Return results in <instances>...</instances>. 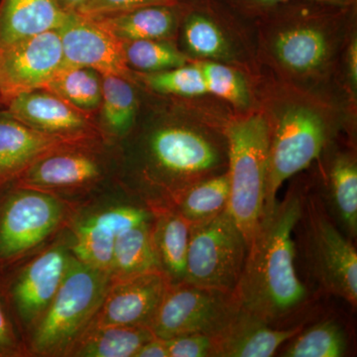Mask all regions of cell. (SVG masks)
Wrapping results in <instances>:
<instances>
[{
  "label": "cell",
  "mask_w": 357,
  "mask_h": 357,
  "mask_svg": "<svg viewBox=\"0 0 357 357\" xmlns=\"http://www.w3.org/2000/svg\"><path fill=\"white\" fill-rule=\"evenodd\" d=\"M234 115L211 95L175 98L144 91L136 175L150 211L173 208L185 190L227 172V128Z\"/></svg>",
  "instance_id": "6da1fadb"
},
{
  "label": "cell",
  "mask_w": 357,
  "mask_h": 357,
  "mask_svg": "<svg viewBox=\"0 0 357 357\" xmlns=\"http://www.w3.org/2000/svg\"><path fill=\"white\" fill-rule=\"evenodd\" d=\"M259 64L279 79L342 100L340 65L357 26V3L292 0L277 4L255 20Z\"/></svg>",
  "instance_id": "7a4b0ae2"
},
{
  "label": "cell",
  "mask_w": 357,
  "mask_h": 357,
  "mask_svg": "<svg viewBox=\"0 0 357 357\" xmlns=\"http://www.w3.org/2000/svg\"><path fill=\"white\" fill-rule=\"evenodd\" d=\"M258 112L269 133L265 211L289 178L318 161L340 136L356 140L357 115L342 100L300 88L261 69L256 79Z\"/></svg>",
  "instance_id": "3957f363"
},
{
  "label": "cell",
  "mask_w": 357,
  "mask_h": 357,
  "mask_svg": "<svg viewBox=\"0 0 357 357\" xmlns=\"http://www.w3.org/2000/svg\"><path fill=\"white\" fill-rule=\"evenodd\" d=\"M303 196L304 185L296 181L283 201L263 213L234 291L241 310L276 328L310 302L309 291L296 271L293 241L302 215Z\"/></svg>",
  "instance_id": "277c9868"
},
{
  "label": "cell",
  "mask_w": 357,
  "mask_h": 357,
  "mask_svg": "<svg viewBox=\"0 0 357 357\" xmlns=\"http://www.w3.org/2000/svg\"><path fill=\"white\" fill-rule=\"evenodd\" d=\"M176 43L189 60L232 66L255 77L261 73L255 21L227 0H185Z\"/></svg>",
  "instance_id": "5b68a950"
},
{
  "label": "cell",
  "mask_w": 357,
  "mask_h": 357,
  "mask_svg": "<svg viewBox=\"0 0 357 357\" xmlns=\"http://www.w3.org/2000/svg\"><path fill=\"white\" fill-rule=\"evenodd\" d=\"M110 284L109 273L72 255L57 294L35 325L33 351L40 356H69L93 323Z\"/></svg>",
  "instance_id": "8992f818"
},
{
  "label": "cell",
  "mask_w": 357,
  "mask_h": 357,
  "mask_svg": "<svg viewBox=\"0 0 357 357\" xmlns=\"http://www.w3.org/2000/svg\"><path fill=\"white\" fill-rule=\"evenodd\" d=\"M227 135L230 185L227 211L249 244L264 213L269 133L257 112L234 114Z\"/></svg>",
  "instance_id": "52a82bcc"
},
{
  "label": "cell",
  "mask_w": 357,
  "mask_h": 357,
  "mask_svg": "<svg viewBox=\"0 0 357 357\" xmlns=\"http://www.w3.org/2000/svg\"><path fill=\"white\" fill-rule=\"evenodd\" d=\"M301 222L305 227V248L312 276L324 291L357 305V252L328 217L321 198L303 196Z\"/></svg>",
  "instance_id": "ba28073f"
},
{
  "label": "cell",
  "mask_w": 357,
  "mask_h": 357,
  "mask_svg": "<svg viewBox=\"0 0 357 357\" xmlns=\"http://www.w3.org/2000/svg\"><path fill=\"white\" fill-rule=\"evenodd\" d=\"M248 250V241L227 210L191 225L185 282L234 293Z\"/></svg>",
  "instance_id": "9c48e42d"
},
{
  "label": "cell",
  "mask_w": 357,
  "mask_h": 357,
  "mask_svg": "<svg viewBox=\"0 0 357 357\" xmlns=\"http://www.w3.org/2000/svg\"><path fill=\"white\" fill-rule=\"evenodd\" d=\"M241 311L234 293L188 282L170 284L149 328L155 337L163 340L189 333L218 337Z\"/></svg>",
  "instance_id": "30bf717a"
},
{
  "label": "cell",
  "mask_w": 357,
  "mask_h": 357,
  "mask_svg": "<svg viewBox=\"0 0 357 357\" xmlns=\"http://www.w3.org/2000/svg\"><path fill=\"white\" fill-rule=\"evenodd\" d=\"M64 206L50 192L20 187L0 204V262L38 246L57 229Z\"/></svg>",
  "instance_id": "8fae6325"
},
{
  "label": "cell",
  "mask_w": 357,
  "mask_h": 357,
  "mask_svg": "<svg viewBox=\"0 0 357 357\" xmlns=\"http://www.w3.org/2000/svg\"><path fill=\"white\" fill-rule=\"evenodd\" d=\"M64 65L58 30L0 49V89L4 107L16 96L44 89Z\"/></svg>",
  "instance_id": "7c38bea8"
},
{
  "label": "cell",
  "mask_w": 357,
  "mask_h": 357,
  "mask_svg": "<svg viewBox=\"0 0 357 357\" xmlns=\"http://www.w3.org/2000/svg\"><path fill=\"white\" fill-rule=\"evenodd\" d=\"M4 109L39 132L70 142L91 144L100 136V128L91 114L45 89L16 96Z\"/></svg>",
  "instance_id": "4fadbf2b"
},
{
  "label": "cell",
  "mask_w": 357,
  "mask_h": 357,
  "mask_svg": "<svg viewBox=\"0 0 357 357\" xmlns=\"http://www.w3.org/2000/svg\"><path fill=\"white\" fill-rule=\"evenodd\" d=\"M169 285L170 282L161 271L112 281L88 331L114 326L149 328Z\"/></svg>",
  "instance_id": "5bb4252c"
},
{
  "label": "cell",
  "mask_w": 357,
  "mask_h": 357,
  "mask_svg": "<svg viewBox=\"0 0 357 357\" xmlns=\"http://www.w3.org/2000/svg\"><path fill=\"white\" fill-rule=\"evenodd\" d=\"M58 32L65 65L91 68L100 74L124 77L136 84L133 70L126 65L121 42L91 18L70 13Z\"/></svg>",
  "instance_id": "9a60e30c"
},
{
  "label": "cell",
  "mask_w": 357,
  "mask_h": 357,
  "mask_svg": "<svg viewBox=\"0 0 357 357\" xmlns=\"http://www.w3.org/2000/svg\"><path fill=\"white\" fill-rule=\"evenodd\" d=\"M72 255L65 245H55L21 270L14 281L11 296L23 325H36L50 306L67 273Z\"/></svg>",
  "instance_id": "2e32d148"
},
{
  "label": "cell",
  "mask_w": 357,
  "mask_h": 357,
  "mask_svg": "<svg viewBox=\"0 0 357 357\" xmlns=\"http://www.w3.org/2000/svg\"><path fill=\"white\" fill-rule=\"evenodd\" d=\"M333 211L349 238L357 234L356 140L344 135L333 141L316 162Z\"/></svg>",
  "instance_id": "e0dca14e"
},
{
  "label": "cell",
  "mask_w": 357,
  "mask_h": 357,
  "mask_svg": "<svg viewBox=\"0 0 357 357\" xmlns=\"http://www.w3.org/2000/svg\"><path fill=\"white\" fill-rule=\"evenodd\" d=\"M89 146L56 150L35 161L15 178L20 187L40 191L75 189L100 180L102 168Z\"/></svg>",
  "instance_id": "ac0fdd59"
},
{
  "label": "cell",
  "mask_w": 357,
  "mask_h": 357,
  "mask_svg": "<svg viewBox=\"0 0 357 357\" xmlns=\"http://www.w3.org/2000/svg\"><path fill=\"white\" fill-rule=\"evenodd\" d=\"M89 144L70 142L39 132L0 109V187L15 180L26 168L45 155Z\"/></svg>",
  "instance_id": "d6986e66"
},
{
  "label": "cell",
  "mask_w": 357,
  "mask_h": 357,
  "mask_svg": "<svg viewBox=\"0 0 357 357\" xmlns=\"http://www.w3.org/2000/svg\"><path fill=\"white\" fill-rule=\"evenodd\" d=\"M184 7L185 0L180 3L143 6L89 18L121 43L137 40L176 42Z\"/></svg>",
  "instance_id": "ffe728a7"
},
{
  "label": "cell",
  "mask_w": 357,
  "mask_h": 357,
  "mask_svg": "<svg viewBox=\"0 0 357 357\" xmlns=\"http://www.w3.org/2000/svg\"><path fill=\"white\" fill-rule=\"evenodd\" d=\"M302 326L282 328L241 310L227 330L215 337L218 357H270L295 337Z\"/></svg>",
  "instance_id": "44dd1931"
},
{
  "label": "cell",
  "mask_w": 357,
  "mask_h": 357,
  "mask_svg": "<svg viewBox=\"0 0 357 357\" xmlns=\"http://www.w3.org/2000/svg\"><path fill=\"white\" fill-rule=\"evenodd\" d=\"M70 14L56 0H1L0 49L28 37L58 30Z\"/></svg>",
  "instance_id": "7402d4cb"
},
{
  "label": "cell",
  "mask_w": 357,
  "mask_h": 357,
  "mask_svg": "<svg viewBox=\"0 0 357 357\" xmlns=\"http://www.w3.org/2000/svg\"><path fill=\"white\" fill-rule=\"evenodd\" d=\"M152 244L160 271L170 284L185 282L191 225L175 208L152 211Z\"/></svg>",
  "instance_id": "603a6c76"
},
{
  "label": "cell",
  "mask_w": 357,
  "mask_h": 357,
  "mask_svg": "<svg viewBox=\"0 0 357 357\" xmlns=\"http://www.w3.org/2000/svg\"><path fill=\"white\" fill-rule=\"evenodd\" d=\"M144 91L137 84L114 75H102V98L98 128L115 138L133 132L142 112Z\"/></svg>",
  "instance_id": "cb8c5ba5"
},
{
  "label": "cell",
  "mask_w": 357,
  "mask_h": 357,
  "mask_svg": "<svg viewBox=\"0 0 357 357\" xmlns=\"http://www.w3.org/2000/svg\"><path fill=\"white\" fill-rule=\"evenodd\" d=\"M122 234L109 210L93 213L77 223L72 253L84 264L110 275L115 239Z\"/></svg>",
  "instance_id": "d4e9b609"
},
{
  "label": "cell",
  "mask_w": 357,
  "mask_h": 357,
  "mask_svg": "<svg viewBox=\"0 0 357 357\" xmlns=\"http://www.w3.org/2000/svg\"><path fill=\"white\" fill-rule=\"evenodd\" d=\"M203 73L208 95L225 103L236 115L258 112L256 79L232 66L196 61Z\"/></svg>",
  "instance_id": "484cf974"
},
{
  "label": "cell",
  "mask_w": 357,
  "mask_h": 357,
  "mask_svg": "<svg viewBox=\"0 0 357 357\" xmlns=\"http://www.w3.org/2000/svg\"><path fill=\"white\" fill-rule=\"evenodd\" d=\"M151 222L122 232L115 239L112 281L160 271L152 244Z\"/></svg>",
  "instance_id": "4316f807"
},
{
  "label": "cell",
  "mask_w": 357,
  "mask_h": 357,
  "mask_svg": "<svg viewBox=\"0 0 357 357\" xmlns=\"http://www.w3.org/2000/svg\"><path fill=\"white\" fill-rule=\"evenodd\" d=\"M148 326H114L88 331L70 356L134 357L145 342L154 338Z\"/></svg>",
  "instance_id": "83f0119b"
},
{
  "label": "cell",
  "mask_w": 357,
  "mask_h": 357,
  "mask_svg": "<svg viewBox=\"0 0 357 357\" xmlns=\"http://www.w3.org/2000/svg\"><path fill=\"white\" fill-rule=\"evenodd\" d=\"M229 173L206 178L185 190L174 204L176 211L190 223L199 225L213 220L229 208Z\"/></svg>",
  "instance_id": "f1b7e54d"
},
{
  "label": "cell",
  "mask_w": 357,
  "mask_h": 357,
  "mask_svg": "<svg viewBox=\"0 0 357 357\" xmlns=\"http://www.w3.org/2000/svg\"><path fill=\"white\" fill-rule=\"evenodd\" d=\"M44 89L91 115L102 102V75L91 68L64 65Z\"/></svg>",
  "instance_id": "f546056e"
},
{
  "label": "cell",
  "mask_w": 357,
  "mask_h": 357,
  "mask_svg": "<svg viewBox=\"0 0 357 357\" xmlns=\"http://www.w3.org/2000/svg\"><path fill=\"white\" fill-rule=\"evenodd\" d=\"M134 79L141 89L151 95L175 98L208 95L203 73L196 61L162 72L148 74L134 72Z\"/></svg>",
  "instance_id": "4dcf8cb0"
},
{
  "label": "cell",
  "mask_w": 357,
  "mask_h": 357,
  "mask_svg": "<svg viewBox=\"0 0 357 357\" xmlns=\"http://www.w3.org/2000/svg\"><path fill=\"white\" fill-rule=\"evenodd\" d=\"M282 356L285 357H340L347 349V337L335 319H326L301 330L291 338Z\"/></svg>",
  "instance_id": "1f68e13d"
},
{
  "label": "cell",
  "mask_w": 357,
  "mask_h": 357,
  "mask_svg": "<svg viewBox=\"0 0 357 357\" xmlns=\"http://www.w3.org/2000/svg\"><path fill=\"white\" fill-rule=\"evenodd\" d=\"M122 48L126 65L136 73L162 72L191 62L176 42L168 40L123 42Z\"/></svg>",
  "instance_id": "d6a6232c"
},
{
  "label": "cell",
  "mask_w": 357,
  "mask_h": 357,
  "mask_svg": "<svg viewBox=\"0 0 357 357\" xmlns=\"http://www.w3.org/2000/svg\"><path fill=\"white\" fill-rule=\"evenodd\" d=\"M169 357H218L213 335L189 333L165 340Z\"/></svg>",
  "instance_id": "836d02e7"
},
{
  "label": "cell",
  "mask_w": 357,
  "mask_h": 357,
  "mask_svg": "<svg viewBox=\"0 0 357 357\" xmlns=\"http://www.w3.org/2000/svg\"><path fill=\"white\" fill-rule=\"evenodd\" d=\"M340 86L349 107L357 112V26L349 35L342 55Z\"/></svg>",
  "instance_id": "e575fe53"
},
{
  "label": "cell",
  "mask_w": 357,
  "mask_h": 357,
  "mask_svg": "<svg viewBox=\"0 0 357 357\" xmlns=\"http://www.w3.org/2000/svg\"><path fill=\"white\" fill-rule=\"evenodd\" d=\"M184 0H86L79 15L86 17L107 15V14L122 13L139 7L157 6V4H176Z\"/></svg>",
  "instance_id": "d590c367"
},
{
  "label": "cell",
  "mask_w": 357,
  "mask_h": 357,
  "mask_svg": "<svg viewBox=\"0 0 357 357\" xmlns=\"http://www.w3.org/2000/svg\"><path fill=\"white\" fill-rule=\"evenodd\" d=\"M227 1L246 18L255 20L257 16L271 7L284 2L292 1V0H227ZM318 1L331 2V3L342 4V6H352L357 3V0H318Z\"/></svg>",
  "instance_id": "8d00e7d4"
},
{
  "label": "cell",
  "mask_w": 357,
  "mask_h": 357,
  "mask_svg": "<svg viewBox=\"0 0 357 357\" xmlns=\"http://www.w3.org/2000/svg\"><path fill=\"white\" fill-rule=\"evenodd\" d=\"M20 354L17 335L0 300V357L17 356Z\"/></svg>",
  "instance_id": "74e56055"
},
{
  "label": "cell",
  "mask_w": 357,
  "mask_h": 357,
  "mask_svg": "<svg viewBox=\"0 0 357 357\" xmlns=\"http://www.w3.org/2000/svg\"><path fill=\"white\" fill-rule=\"evenodd\" d=\"M134 357H169L165 340L152 338L138 349Z\"/></svg>",
  "instance_id": "f35d334b"
},
{
  "label": "cell",
  "mask_w": 357,
  "mask_h": 357,
  "mask_svg": "<svg viewBox=\"0 0 357 357\" xmlns=\"http://www.w3.org/2000/svg\"><path fill=\"white\" fill-rule=\"evenodd\" d=\"M68 13H79L86 0H56Z\"/></svg>",
  "instance_id": "ab89813d"
},
{
  "label": "cell",
  "mask_w": 357,
  "mask_h": 357,
  "mask_svg": "<svg viewBox=\"0 0 357 357\" xmlns=\"http://www.w3.org/2000/svg\"><path fill=\"white\" fill-rule=\"evenodd\" d=\"M0 109H4L3 100H2L1 89H0Z\"/></svg>",
  "instance_id": "60d3db41"
}]
</instances>
